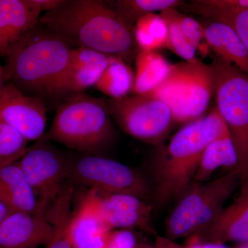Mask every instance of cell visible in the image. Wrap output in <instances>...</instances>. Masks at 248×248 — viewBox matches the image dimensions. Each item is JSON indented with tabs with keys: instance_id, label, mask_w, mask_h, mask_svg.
Segmentation results:
<instances>
[{
	"instance_id": "cell-16",
	"label": "cell",
	"mask_w": 248,
	"mask_h": 248,
	"mask_svg": "<svg viewBox=\"0 0 248 248\" xmlns=\"http://www.w3.org/2000/svg\"><path fill=\"white\" fill-rule=\"evenodd\" d=\"M112 231L104 221L91 189L70 218L68 232L72 248H107Z\"/></svg>"
},
{
	"instance_id": "cell-18",
	"label": "cell",
	"mask_w": 248,
	"mask_h": 248,
	"mask_svg": "<svg viewBox=\"0 0 248 248\" xmlns=\"http://www.w3.org/2000/svg\"><path fill=\"white\" fill-rule=\"evenodd\" d=\"M0 201L12 212L40 210L35 192L17 161L0 167Z\"/></svg>"
},
{
	"instance_id": "cell-6",
	"label": "cell",
	"mask_w": 248,
	"mask_h": 248,
	"mask_svg": "<svg viewBox=\"0 0 248 248\" xmlns=\"http://www.w3.org/2000/svg\"><path fill=\"white\" fill-rule=\"evenodd\" d=\"M215 95L238 156L241 180L248 177V75L219 57L212 58Z\"/></svg>"
},
{
	"instance_id": "cell-1",
	"label": "cell",
	"mask_w": 248,
	"mask_h": 248,
	"mask_svg": "<svg viewBox=\"0 0 248 248\" xmlns=\"http://www.w3.org/2000/svg\"><path fill=\"white\" fill-rule=\"evenodd\" d=\"M40 23L72 45L93 49L127 63L137 56L133 27L107 1L66 0L58 9L41 16Z\"/></svg>"
},
{
	"instance_id": "cell-17",
	"label": "cell",
	"mask_w": 248,
	"mask_h": 248,
	"mask_svg": "<svg viewBox=\"0 0 248 248\" xmlns=\"http://www.w3.org/2000/svg\"><path fill=\"white\" fill-rule=\"evenodd\" d=\"M208 19L202 24L204 40L217 56L248 75V50L232 28Z\"/></svg>"
},
{
	"instance_id": "cell-32",
	"label": "cell",
	"mask_w": 248,
	"mask_h": 248,
	"mask_svg": "<svg viewBox=\"0 0 248 248\" xmlns=\"http://www.w3.org/2000/svg\"><path fill=\"white\" fill-rule=\"evenodd\" d=\"M107 248H138V241L129 230L112 231Z\"/></svg>"
},
{
	"instance_id": "cell-8",
	"label": "cell",
	"mask_w": 248,
	"mask_h": 248,
	"mask_svg": "<svg viewBox=\"0 0 248 248\" xmlns=\"http://www.w3.org/2000/svg\"><path fill=\"white\" fill-rule=\"evenodd\" d=\"M68 180L107 193L125 194L148 202L153 190L146 178L115 160L97 155L68 158Z\"/></svg>"
},
{
	"instance_id": "cell-37",
	"label": "cell",
	"mask_w": 248,
	"mask_h": 248,
	"mask_svg": "<svg viewBox=\"0 0 248 248\" xmlns=\"http://www.w3.org/2000/svg\"><path fill=\"white\" fill-rule=\"evenodd\" d=\"M5 83H6V79H5L4 66L0 64V91L2 89Z\"/></svg>"
},
{
	"instance_id": "cell-22",
	"label": "cell",
	"mask_w": 248,
	"mask_h": 248,
	"mask_svg": "<svg viewBox=\"0 0 248 248\" xmlns=\"http://www.w3.org/2000/svg\"><path fill=\"white\" fill-rule=\"evenodd\" d=\"M135 73L127 62L110 56L107 68L103 71L94 87L109 99H120L133 91Z\"/></svg>"
},
{
	"instance_id": "cell-39",
	"label": "cell",
	"mask_w": 248,
	"mask_h": 248,
	"mask_svg": "<svg viewBox=\"0 0 248 248\" xmlns=\"http://www.w3.org/2000/svg\"><path fill=\"white\" fill-rule=\"evenodd\" d=\"M138 248H157L156 246H151V245H141V246H138Z\"/></svg>"
},
{
	"instance_id": "cell-26",
	"label": "cell",
	"mask_w": 248,
	"mask_h": 248,
	"mask_svg": "<svg viewBox=\"0 0 248 248\" xmlns=\"http://www.w3.org/2000/svg\"><path fill=\"white\" fill-rule=\"evenodd\" d=\"M177 12L176 9H171L161 13V16L167 23L169 29V36L165 48H169L178 56L184 59L185 62H195L197 60L195 56L197 49L183 32L177 20Z\"/></svg>"
},
{
	"instance_id": "cell-25",
	"label": "cell",
	"mask_w": 248,
	"mask_h": 248,
	"mask_svg": "<svg viewBox=\"0 0 248 248\" xmlns=\"http://www.w3.org/2000/svg\"><path fill=\"white\" fill-rule=\"evenodd\" d=\"M185 11L200 14L206 19L225 23L232 28L248 50V10H216L200 7L193 3L184 4Z\"/></svg>"
},
{
	"instance_id": "cell-21",
	"label": "cell",
	"mask_w": 248,
	"mask_h": 248,
	"mask_svg": "<svg viewBox=\"0 0 248 248\" xmlns=\"http://www.w3.org/2000/svg\"><path fill=\"white\" fill-rule=\"evenodd\" d=\"M73 192L74 185L68 181L57 200L47 210V217L53 226V233L45 248H72L68 226Z\"/></svg>"
},
{
	"instance_id": "cell-31",
	"label": "cell",
	"mask_w": 248,
	"mask_h": 248,
	"mask_svg": "<svg viewBox=\"0 0 248 248\" xmlns=\"http://www.w3.org/2000/svg\"><path fill=\"white\" fill-rule=\"evenodd\" d=\"M190 2L204 9L248 10V0H195Z\"/></svg>"
},
{
	"instance_id": "cell-12",
	"label": "cell",
	"mask_w": 248,
	"mask_h": 248,
	"mask_svg": "<svg viewBox=\"0 0 248 248\" xmlns=\"http://www.w3.org/2000/svg\"><path fill=\"white\" fill-rule=\"evenodd\" d=\"M92 190L103 218L111 230L140 228L155 233L151 226L152 204L133 195Z\"/></svg>"
},
{
	"instance_id": "cell-27",
	"label": "cell",
	"mask_w": 248,
	"mask_h": 248,
	"mask_svg": "<svg viewBox=\"0 0 248 248\" xmlns=\"http://www.w3.org/2000/svg\"><path fill=\"white\" fill-rule=\"evenodd\" d=\"M27 140L0 120V167L18 161L27 151Z\"/></svg>"
},
{
	"instance_id": "cell-13",
	"label": "cell",
	"mask_w": 248,
	"mask_h": 248,
	"mask_svg": "<svg viewBox=\"0 0 248 248\" xmlns=\"http://www.w3.org/2000/svg\"><path fill=\"white\" fill-rule=\"evenodd\" d=\"M53 226L46 212H11L0 224V248H36L48 243Z\"/></svg>"
},
{
	"instance_id": "cell-14",
	"label": "cell",
	"mask_w": 248,
	"mask_h": 248,
	"mask_svg": "<svg viewBox=\"0 0 248 248\" xmlns=\"http://www.w3.org/2000/svg\"><path fill=\"white\" fill-rule=\"evenodd\" d=\"M239 195L223 208L208 228L195 234L205 242H248V177L241 180Z\"/></svg>"
},
{
	"instance_id": "cell-20",
	"label": "cell",
	"mask_w": 248,
	"mask_h": 248,
	"mask_svg": "<svg viewBox=\"0 0 248 248\" xmlns=\"http://www.w3.org/2000/svg\"><path fill=\"white\" fill-rule=\"evenodd\" d=\"M238 156L231 135L216 139L205 148L201 158L193 182H205L220 167L234 168L238 166Z\"/></svg>"
},
{
	"instance_id": "cell-4",
	"label": "cell",
	"mask_w": 248,
	"mask_h": 248,
	"mask_svg": "<svg viewBox=\"0 0 248 248\" xmlns=\"http://www.w3.org/2000/svg\"><path fill=\"white\" fill-rule=\"evenodd\" d=\"M105 99L84 93L66 97L57 110L46 141L97 155L115 141L116 131Z\"/></svg>"
},
{
	"instance_id": "cell-5",
	"label": "cell",
	"mask_w": 248,
	"mask_h": 248,
	"mask_svg": "<svg viewBox=\"0 0 248 248\" xmlns=\"http://www.w3.org/2000/svg\"><path fill=\"white\" fill-rule=\"evenodd\" d=\"M241 182L236 169L210 182L192 181L177 197V203L168 217L166 237L175 241L206 229L221 213Z\"/></svg>"
},
{
	"instance_id": "cell-11",
	"label": "cell",
	"mask_w": 248,
	"mask_h": 248,
	"mask_svg": "<svg viewBox=\"0 0 248 248\" xmlns=\"http://www.w3.org/2000/svg\"><path fill=\"white\" fill-rule=\"evenodd\" d=\"M0 120L28 141H38L46 128L45 102L24 94L13 83L6 82L0 91Z\"/></svg>"
},
{
	"instance_id": "cell-2",
	"label": "cell",
	"mask_w": 248,
	"mask_h": 248,
	"mask_svg": "<svg viewBox=\"0 0 248 248\" xmlns=\"http://www.w3.org/2000/svg\"><path fill=\"white\" fill-rule=\"evenodd\" d=\"M227 135L229 131L215 108L208 115L186 124L168 144L158 146L152 171L153 195L159 206L179 197L193 181L206 147Z\"/></svg>"
},
{
	"instance_id": "cell-38",
	"label": "cell",
	"mask_w": 248,
	"mask_h": 248,
	"mask_svg": "<svg viewBox=\"0 0 248 248\" xmlns=\"http://www.w3.org/2000/svg\"><path fill=\"white\" fill-rule=\"evenodd\" d=\"M233 248H248V242L239 244L236 246V247Z\"/></svg>"
},
{
	"instance_id": "cell-7",
	"label": "cell",
	"mask_w": 248,
	"mask_h": 248,
	"mask_svg": "<svg viewBox=\"0 0 248 248\" xmlns=\"http://www.w3.org/2000/svg\"><path fill=\"white\" fill-rule=\"evenodd\" d=\"M214 94L213 71L197 59L173 64L167 79L147 94L166 103L175 123L188 124L203 117Z\"/></svg>"
},
{
	"instance_id": "cell-29",
	"label": "cell",
	"mask_w": 248,
	"mask_h": 248,
	"mask_svg": "<svg viewBox=\"0 0 248 248\" xmlns=\"http://www.w3.org/2000/svg\"><path fill=\"white\" fill-rule=\"evenodd\" d=\"M110 58L109 55L93 49L78 47L72 50L68 65L90 67L103 72L108 64Z\"/></svg>"
},
{
	"instance_id": "cell-15",
	"label": "cell",
	"mask_w": 248,
	"mask_h": 248,
	"mask_svg": "<svg viewBox=\"0 0 248 248\" xmlns=\"http://www.w3.org/2000/svg\"><path fill=\"white\" fill-rule=\"evenodd\" d=\"M33 0H0V56L7 58L40 22Z\"/></svg>"
},
{
	"instance_id": "cell-23",
	"label": "cell",
	"mask_w": 248,
	"mask_h": 248,
	"mask_svg": "<svg viewBox=\"0 0 248 248\" xmlns=\"http://www.w3.org/2000/svg\"><path fill=\"white\" fill-rule=\"evenodd\" d=\"M102 72L90 67L68 65L54 87L52 97H69L96 84Z\"/></svg>"
},
{
	"instance_id": "cell-9",
	"label": "cell",
	"mask_w": 248,
	"mask_h": 248,
	"mask_svg": "<svg viewBox=\"0 0 248 248\" xmlns=\"http://www.w3.org/2000/svg\"><path fill=\"white\" fill-rule=\"evenodd\" d=\"M106 102L124 133L148 144L160 146L175 123L169 106L153 96L135 94Z\"/></svg>"
},
{
	"instance_id": "cell-35",
	"label": "cell",
	"mask_w": 248,
	"mask_h": 248,
	"mask_svg": "<svg viewBox=\"0 0 248 248\" xmlns=\"http://www.w3.org/2000/svg\"><path fill=\"white\" fill-rule=\"evenodd\" d=\"M155 246L157 248H184L174 241L168 239L166 236H156Z\"/></svg>"
},
{
	"instance_id": "cell-36",
	"label": "cell",
	"mask_w": 248,
	"mask_h": 248,
	"mask_svg": "<svg viewBox=\"0 0 248 248\" xmlns=\"http://www.w3.org/2000/svg\"><path fill=\"white\" fill-rule=\"evenodd\" d=\"M11 210H10L7 206L4 203L0 201V224L2 223L6 217L11 213Z\"/></svg>"
},
{
	"instance_id": "cell-33",
	"label": "cell",
	"mask_w": 248,
	"mask_h": 248,
	"mask_svg": "<svg viewBox=\"0 0 248 248\" xmlns=\"http://www.w3.org/2000/svg\"><path fill=\"white\" fill-rule=\"evenodd\" d=\"M184 248H228L226 245L215 244V243L205 242L199 239L195 235L189 237Z\"/></svg>"
},
{
	"instance_id": "cell-19",
	"label": "cell",
	"mask_w": 248,
	"mask_h": 248,
	"mask_svg": "<svg viewBox=\"0 0 248 248\" xmlns=\"http://www.w3.org/2000/svg\"><path fill=\"white\" fill-rule=\"evenodd\" d=\"M172 65L161 54L153 51H140L135 58L133 93L149 94L167 79Z\"/></svg>"
},
{
	"instance_id": "cell-3",
	"label": "cell",
	"mask_w": 248,
	"mask_h": 248,
	"mask_svg": "<svg viewBox=\"0 0 248 248\" xmlns=\"http://www.w3.org/2000/svg\"><path fill=\"white\" fill-rule=\"evenodd\" d=\"M71 44L39 22L8 57L6 82L27 95L52 97L59 78L69 64Z\"/></svg>"
},
{
	"instance_id": "cell-30",
	"label": "cell",
	"mask_w": 248,
	"mask_h": 248,
	"mask_svg": "<svg viewBox=\"0 0 248 248\" xmlns=\"http://www.w3.org/2000/svg\"><path fill=\"white\" fill-rule=\"evenodd\" d=\"M177 18L183 32L197 50L202 40H204L203 26L194 18L180 14L178 11Z\"/></svg>"
},
{
	"instance_id": "cell-28",
	"label": "cell",
	"mask_w": 248,
	"mask_h": 248,
	"mask_svg": "<svg viewBox=\"0 0 248 248\" xmlns=\"http://www.w3.org/2000/svg\"><path fill=\"white\" fill-rule=\"evenodd\" d=\"M134 29L146 32L156 42L159 48L166 47L169 29L161 15L151 14L143 16L137 21Z\"/></svg>"
},
{
	"instance_id": "cell-34",
	"label": "cell",
	"mask_w": 248,
	"mask_h": 248,
	"mask_svg": "<svg viewBox=\"0 0 248 248\" xmlns=\"http://www.w3.org/2000/svg\"><path fill=\"white\" fill-rule=\"evenodd\" d=\"M33 1L41 13L43 11L47 13L58 9L66 1V0H33Z\"/></svg>"
},
{
	"instance_id": "cell-10",
	"label": "cell",
	"mask_w": 248,
	"mask_h": 248,
	"mask_svg": "<svg viewBox=\"0 0 248 248\" xmlns=\"http://www.w3.org/2000/svg\"><path fill=\"white\" fill-rule=\"evenodd\" d=\"M17 163L35 192L39 210L47 212L68 181V158L40 139Z\"/></svg>"
},
{
	"instance_id": "cell-24",
	"label": "cell",
	"mask_w": 248,
	"mask_h": 248,
	"mask_svg": "<svg viewBox=\"0 0 248 248\" xmlns=\"http://www.w3.org/2000/svg\"><path fill=\"white\" fill-rule=\"evenodd\" d=\"M185 1L181 0H117L109 4L130 27L140 18L156 11L181 8Z\"/></svg>"
}]
</instances>
